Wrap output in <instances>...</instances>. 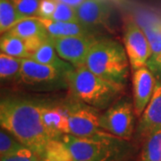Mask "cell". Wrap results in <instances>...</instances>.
Here are the masks:
<instances>
[{
	"label": "cell",
	"instance_id": "d4e9b609",
	"mask_svg": "<svg viewBox=\"0 0 161 161\" xmlns=\"http://www.w3.org/2000/svg\"><path fill=\"white\" fill-rule=\"evenodd\" d=\"M40 157L29 148L24 147L9 155L1 157L0 161H39Z\"/></svg>",
	"mask_w": 161,
	"mask_h": 161
},
{
	"label": "cell",
	"instance_id": "ffe728a7",
	"mask_svg": "<svg viewBox=\"0 0 161 161\" xmlns=\"http://www.w3.org/2000/svg\"><path fill=\"white\" fill-rule=\"evenodd\" d=\"M23 20L12 0H0V32H7L18 22Z\"/></svg>",
	"mask_w": 161,
	"mask_h": 161
},
{
	"label": "cell",
	"instance_id": "603a6c76",
	"mask_svg": "<svg viewBox=\"0 0 161 161\" xmlns=\"http://www.w3.org/2000/svg\"><path fill=\"white\" fill-rule=\"evenodd\" d=\"M22 19L38 17L41 0H12Z\"/></svg>",
	"mask_w": 161,
	"mask_h": 161
},
{
	"label": "cell",
	"instance_id": "ac0fdd59",
	"mask_svg": "<svg viewBox=\"0 0 161 161\" xmlns=\"http://www.w3.org/2000/svg\"><path fill=\"white\" fill-rule=\"evenodd\" d=\"M0 49L2 53L19 58H30L31 52L25 40L15 35L6 32L0 40Z\"/></svg>",
	"mask_w": 161,
	"mask_h": 161
},
{
	"label": "cell",
	"instance_id": "4fadbf2b",
	"mask_svg": "<svg viewBox=\"0 0 161 161\" xmlns=\"http://www.w3.org/2000/svg\"><path fill=\"white\" fill-rule=\"evenodd\" d=\"M75 10L79 22L92 29L108 23L110 7L104 0H84Z\"/></svg>",
	"mask_w": 161,
	"mask_h": 161
},
{
	"label": "cell",
	"instance_id": "2e32d148",
	"mask_svg": "<svg viewBox=\"0 0 161 161\" xmlns=\"http://www.w3.org/2000/svg\"><path fill=\"white\" fill-rule=\"evenodd\" d=\"M45 25L49 37L92 36V28L80 22H59L51 19H40Z\"/></svg>",
	"mask_w": 161,
	"mask_h": 161
},
{
	"label": "cell",
	"instance_id": "52a82bcc",
	"mask_svg": "<svg viewBox=\"0 0 161 161\" xmlns=\"http://www.w3.org/2000/svg\"><path fill=\"white\" fill-rule=\"evenodd\" d=\"M125 48L132 70L145 66L150 57L149 40L137 21L129 19L124 33Z\"/></svg>",
	"mask_w": 161,
	"mask_h": 161
},
{
	"label": "cell",
	"instance_id": "d6986e66",
	"mask_svg": "<svg viewBox=\"0 0 161 161\" xmlns=\"http://www.w3.org/2000/svg\"><path fill=\"white\" fill-rule=\"evenodd\" d=\"M142 161H161V127L145 137Z\"/></svg>",
	"mask_w": 161,
	"mask_h": 161
},
{
	"label": "cell",
	"instance_id": "277c9868",
	"mask_svg": "<svg viewBox=\"0 0 161 161\" xmlns=\"http://www.w3.org/2000/svg\"><path fill=\"white\" fill-rule=\"evenodd\" d=\"M73 97L97 109L108 108L122 88L94 74L86 65L75 67L65 76Z\"/></svg>",
	"mask_w": 161,
	"mask_h": 161
},
{
	"label": "cell",
	"instance_id": "ba28073f",
	"mask_svg": "<svg viewBox=\"0 0 161 161\" xmlns=\"http://www.w3.org/2000/svg\"><path fill=\"white\" fill-rule=\"evenodd\" d=\"M59 57L74 67L84 65L87 57L94 43L98 40L92 36L49 37Z\"/></svg>",
	"mask_w": 161,
	"mask_h": 161
},
{
	"label": "cell",
	"instance_id": "8fae6325",
	"mask_svg": "<svg viewBox=\"0 0 161 161\" xmlns=\"http://www.w3.org/2000/svg\"><path fill=\"white\" fill-rule=\"evenodd\" d=\"M65 75L50 65L31 58H22L19 79L28 84H47L60 80Z\"/></svg>",
	"mask_w": 161,
	"mask_h": 161
},
{
	"label": "cell",
	"instance_id": "4316f807",
	"mask_svg": "<svg viewBox=\"0 0 161 161\" xmlns=\"http://www.w3.org/2000/svg\"><path fill=\"white\" fill-rule=\"evenodd\" d=\"M57 1L62 2V3H64V4H67V5L76 8L77 6H80L84 0H57Z\"/></svg>",
	"mask_w": 161,
	"mask_h": 161
},
{
	"label": "cell",
	"instance_id": "30bf717a",
	"mask_svg": "<svg viewBox=\"0 0 161 161\" xmlns=\"http://www.w3.org/2000/svg\"><path fill=\"white\" fill-rule=\"evenodd\" d=\"M137 22L150 42V57L146 65L157 80H161V19L146 17Z\"/></svg>",
	"mask_w": 161,
	"mask_h": 161
},
{
	"label": "cell",
	"instance_id": "e0dca14e",
	"mask_svg": "<svg viewBox=\"0 0 161 161\" xmlns=\"http://www.w3.org/2000/svg\"><path fill=\"white\" fill-rule=\"evenodd\" d=\"M7 32L20 37L23 40L40 39L47 40L49 35L45 25L39 17L25 18L18 22Z\"/></svg>",
	"mask_w": 161,
	"mask_h": 161
},
{
	"label": "cell",
	"instance_id": "5b68a950",
	"mask_svg": "<svg viewBox=\"0 0 161 161\" xmlns=\"http://www.w3.org/2000/svg\"><path fill=\"white\" fill-rule=\"evenodd\" d=\"M68 119L70 133L78 137H89L102 129L99 126V116L97 108L77 99L61 104Z\"/></svg>",
	"mask_w": 161,
	"mask_h": 161
},
{
	"label": "cell",
	"instance_id": "8992f818",
	"mask_svg": "<svg viewBox=\"0 0 161 161\" xmlns=\"http://www.w3.org/2000/svg\"><path fill=\"white\" fill-rule=\"evenodd\" d=\"M134 107L127 98H123L108 107L99 116V126L107 132L121 139L129 140L134 129Z\"/></svg>",
	"mask_w": 161,
	"mask_h": 161
},
{
	"label": "cell",
	"instance_id": "cb8c5ba5",
	"mask_svg": "<svg viewBox=\"0 0 161 161\" xmlns=\"http://www.w3.org/2000/svg\"><path fill=\"white\" fill-rule=\"evenodd\" d=\"M51 20L59 22H79L75 7L58 1Z\"/></svg>",
	"mask_w": 161,
	"mask_h": 161
},
{
	"label": "cell",
	"instance_id": "5bb4252c",
	"mask_svg": "<svg viewBox=\"0 0 161 161\" xmlns=\"http://www.w3.org/2000/svg\"><path fill=\"white\" fill-rule=\"evenodd\" d=\"M161 127V80H157L152 98L143 111L139 121L137 134L145 137L158 128Z\"/></svg>",
	"mask_w": 161,
	"mask_h": 161
},
{
	"label": "cell",
	"instance_id": "f1b7e54d",
	"mask_svg": "<svg viewBox=\"0 0 161 161\" xmlns=\"http://www.w3.org/2000/svg\"><path fill=\"white\" fill-rule=\"evenodd\" d=\"M122 161H125V160H122Z\"/></svg>",
	"mask_w": 161,
	"mask_h": 161
},
{
	"label": "cell",
	"instance_id": "7402d4cb",
	"mask_svg": "<svg viewBox=\"0 0 161 161\" xmlns=\"http://www.w3.org/2000/svg\"><path fill=\"white\" fill-rule=\"evenodd\" d=\"M23 145L20 141H18L12 133L1 128L0 131V156L9 155L17 150L24 148Z\"/></svg>",
	"mask_w": 161,
	"mask_h": 161
},
{
	"label": "cell",
	"instance_id": "7c38bea8",
	"mask_svg": "<svg viewBox=\"0 0 161 161\" xmlns=\"http://www.w3.org/2000/svg\"><path fill=\"white\" fill-rule=\"evenodd\" d=\"M42 123L51 139H59L64 134H69L68 119L62 105L39 103Z\"/></svg>",
	"mask_w": 161,
	"mask_h": 161
},
{
	"label": "cell",
	"instance_id": "9c48e42d",
	"mask_svg": "<svg viewBox=\"0 0 161 161\" xmlns=\"http://www.w3.org/2000/svg\"><path fill=\"white\" fill-rule=\"evenodd\" d=\"M157 80L147 65L133 70V107L136 116H141L147 108L155 91Z\"/></svg>",
	"mask_w": 161,
	"mask_h": 161
},
{
	"label": "cell",
	"instance_id": "9a60e30c",
	"mask_svg": "<svg viewBox=\"0 0 161 161\" xmlns=\"http://www.w3.org/2000/svg\"><path fill=\"white\" fill-rule=\"evenodd\" d=\"M30 58L41 64L50 65L59 70L65 76L75 68L71 64L59 57L49 38L42 42V44L31 54Z\"/></svg>",
	"mask_w": 161,
	"mask_h": 161
},
{
	"label": "cell",
	"instance_id": "44dd1931",
	"mask_svg": "<svg viewBox=\"0 0 161 161\" xmlns=\"http://www.w3.org/2000/svg\"><path fill=\"white\" fill-rule=\"evenodd\" d=\"M22 58L12 57L5 53L0 54V77L1 80L19 78Z\"/></svg>",
	"mask_w": 161,
	"mask_h": 161
},
{
	"label": "cell",
	"instance_id": "3957f363",
	"mask_svg": "<svg viewBox=\"0 0 161 161\" xmlns=\"http://www.w3.org/2000/svg\"><path fill=\"white\" fill-rule=\"evenodd\" d=\"M129 59L125 48L110 39H98L90 50L85 65L105 80L124 88L129 73Z\"/></svg>",
	"mask_w": 161,
	"mask_h": 161
},
{
	"label": "cell",
	"instance_id": "83f0119b",
	"mask_svg": "<svg viewBox=\"0 0 161 161\" xmlns=\"http://www.w3.org/2000/svg\"><path fill=\"white\" fill-rule=\"evenodd\" d=\"M39 161H59L55 159V158H48V157H42L40 158V160Z\"/></svg>",
	"mask_w": 161,
	"mask_h": 161
},
{
	"label": "cell",
	"instance_id": "7a4b0ae2",
	"mask_svg": "<svg viewBox=\"0 0 161 161\" xmlns=\"http://www.w3.org/2000/svg\"><path fill=\"white\" fill-rule=\"evenodd\" d=\"M59 139L66 145L75 161H122L130 150L127 140L103 130L89 137L64 134Z\"/></svg>",
	"mask_w": 161,
	"mask_h": 161
},
{
	"label": "cell",
	"instance_id": "484cf974",
	"mask_svg": "<svg viewBox=\"0 0 161 161\" xmlns=\"http://www.w3.org/2000/svg\"><path fill=\"white\" fill-rule=\"evenodd\" d=\"M57 5V0H41L38 17L40 19H51Z\"/></svg>",
	"mask_w": 161,
	"mask_h": 161
},
{
	"label": "cell",
	"instance_id": "6da1fadb",
	"mask_svg": "<svg viewBox=\"0 0 161 161\" xmlns=\"http://www.w3.org/2000/svg\"><path fill=\"white\" fill-rule=\"evenodd\" d=\"M0 124L1 128L12 133L40 158L44 156L51 138L42 123L39 103L26 98L2 99Z\"/></svg>",
	"mask_w": 161,
	"mask_h": 161
}]
</instances>
